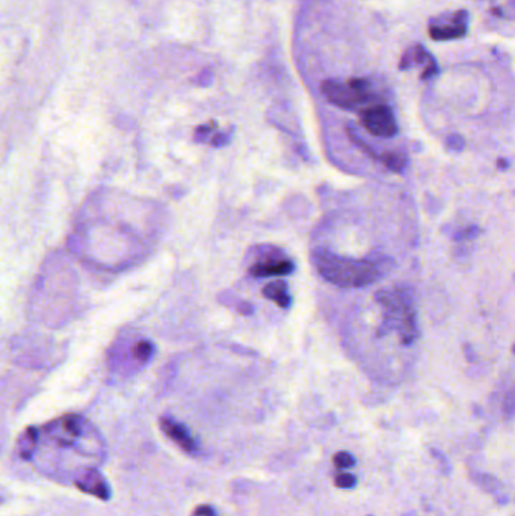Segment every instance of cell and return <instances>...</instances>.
I'll list each match as a JSON object with an SVG mask.
<instances>
[{
  "mask_svg": "<svg viewBox=\"0 0 515 516\" xmlns=\"http://www.w3.org/2000/svg\"><path fill=\"white\" fill-rule=\"evenodd\" d=\"M313 264L328 283L343 288H358L373 284L382 276L381 267L369 260H354L330 251L319 249L313 254Z\"/></svg>",
  "mask_w": 515,
  "mask_h": 516,
  "instance_id": "1",
  "label": "cell"
},
{
  "mask_svg": "<svg viewBox=\"0 0 515 516\" xmlns=\"http://www.w3.org/2000/svg\"><path fill=\"white\" fill-rule=\"evenodd\" d=\"M378 301L384 307L385 319L399 332L404 343H411L417 337L416 314L413 303L402 290H387L378 293Z\"/></svg>",
  "mask_w": 515,
  "mask_h": 516,
  "instance_id": "2",
  "label": "cell"
},
{
  "mask_svg": "<svg viewBox=\"0 0 515 516\" xmlns=\"http://www.w3.org/2000/svg\"><path fill=\"white\" fill-rule=\"evenodd\" d=\"M369 82L366 79H350L348 82L326 80L322 84V92L326 100L342 109H355L360 104L370 100Z\"/></svg>",
  "mask_w": 515,
  "mask_h": 516,
  "instance_id": "3",
  "label": "cell"
},
{
  "mask_svg": "<svg viewBox=\"0 0 515 516\" xmlns=\"http://www.w3.org/2000/svg\"><path fill=\"white\" fill-rule=\"evenodd\" d=\"M361 123L366 130L378 138H392L397 133L393 112L387 106H372L361 113Z\"/></svg>",
  "mask_w": 515,
  "mask_h": 516,
  "instance_id": "4",
  "label": "cell"
},
{
  "mask_svg": "<svg viewBox=\"0 0 515 516\" xmlns=\"http://www.w3.org/2000/svg\"><path fill=\"white\" fill-rule=\"evenodd\" d=\"M294 263L290 260H286L284 257H279V251H275L274 254L266 252L263 257H260L251 267L250 272L254 276L265 278V276H279V275H289L294 272Z\"/></svg>",
  "mask_w": 515,
  "mask_h": 516,
  "instance_id": "5",
  "label": "cell"
},
{
  "mask_svg": "<svg viewBox=\"0 0 515 516\" xmlns=\"http://www.w3.org/2000/svg\"><path fill=\"white\" fill-rule=\"evenodd\" d=\"M465 13L464 11H460L456 13L452 20L446 25H438V26H431L429 29V35L431 38L434 41H449V40H456L464 37V33L467 32V26H465Z\"/></svg>",
  "mask_w": 515,
  "mask_h": 516,
  "instance_id": "6",
  "label": "cell"
},
{
  "mask_svg": "<svg viewBox=\"0 0 515 516\" xmlns=\"http://www.w3.org/2000/svg\"><path fill=\"white\" fill-rule=\"evenodd\" d=\"M76 486L84 490L85 494H91V495H96L101 500H108L109 498V488L106 485V482H104L101 474L96 470H85L82 471L76 480H74Z\"/></svg>",
  "mask_w": 515,
  "mask_h": 516,
  "instance_id": "7",
  "label": "cell"
},
{
  "mask_svg": "<svg viewBox=\"0 0 515 516\" xmlns=\"http://www.w3.org/2000/svg\"><path fill=\"white\" fill-rule=\"evenodd\" d=\"M160 429L171 441H174L184 452L194 453L196 450V445H195L194 438L189 435L187 429L183 425L177 423V421H174L171 418H162L160 420Z\"/></svg>",
  "mask_w": 515,
  "mask_h": 516,
  "instance_id": "8",
  "label": "cell"
},
{
  "mask_svg": "<svg viewBox=\"0 0 515 516\" xmlns=\"http://www.w3.org/2000/svg\"><path fill=\"white\" fill-rule=\"evenodd\" d=\"M263 296L267 298L269 301L275 302L281 308H287L292 302L290 295H289V288L284 281H272V283H269L263 288Z\"/></svg>",
  "mask_w": 515,
  "mask_h": 516,
  "instance_id": "9",
  "label": "cell"
},
{
  "mask_svg": "<svg viewBox=\"0 0 515 516\" xmlns=\"http://www.w3.org/2000/svg\"><path fill=\"white\" fill-rule=\"evenodd\" d=\"M381 162L384 163L385 168H389L393 172H401L405 168V157L399 152H393V151H387L381 155Z\"/></svg>",
  "mask_w": 515,
  "mask_h": 516,
  "instance_id": "10",
  "label": "cell"
},
{
  "mask_svg": "<svg viewBox=\"0 0 515 516\" xmlns=\"http://www.w3.org/2000/svg\"><path fill=\"white\" fill-rule=\"evenodd\" d=\"M135 358H138L139 361H147L151 354H153V346H151L150 342H139L135 349Z\"/></svg>",
  "mask_w": 515,
  "mask_h": 516,
  "instance_id": "11",
  "label": "cell"
},
{
  "mask_svg": "<svg viewBox=\"0 0 515 516\" xmlns=\"http://www.w3.org/2000/svg\"><path fill=\"white\" fill-rule=\"evenodd\" d=\"M62 429L72 437H77L80 433V421L76 417H67L62 420Z\"/></svg>",
  "mask_w": 515,
  "mask_h": 516,
  "instance_id": "12",
  "label": "cell"
},
{
  "mask_svg": "<svg viewBox=\"0 0 515 516\" xmlns=\"http://www.w3.org/2000/svg\"><path fill=\"white\" fill-rule=\"evenodd\" d=\"M334 465L340 470H348L354 465V457L348 453H337L334 456Z\"/></svg>",
  "mask_w": 515,
  "mask_h": 516,
  "instance_id": "13",
  "label": "cell"
},
{
  "mask_svg": "<svg viewBox=\"0 0 515 516\" xmlns=\"http://www.w3.org/2000/svg\"><path fill=\"white\" fill-rule=\"evenodd\" d=\"M336 485L338 488H350V486L355 485V477L350 476V474H346V473L340 474V476L336 477Z\"/></svg>",
  "mask_w": 515,
  "mask_h": 516,
  "instance_id": "14",
  "label": "cell"
},
{
  "mask_svg": "<svg viewBox=\"0 0 515 516\" xmlns=\"http://www.w3.org/2000/svg\"><path fill=\"white\" fill-rule=\"evenodd\" d=\"M194 515L195 516H215V512L210 506H200L194 512Z\"/></svg>",
  "mask_w": 515,
  "mask_h": 516,
  "instance_id": "15",
  "label": "cell"
}]
</instances>
